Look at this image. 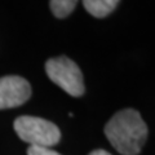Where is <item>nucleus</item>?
Instances as JSON below:
<instances>
[{
  "label": "nucleus",
  "mask_w": 155,
  "mask_h": 155,
  "mask_svg": "<svg viewBox=\"0 0 155 155\" xmlns=\"http://www.w3.org/2000/svg\"><path fill=\"white\" fill-rule=\"evenodd\" d=\"M105 134L122 155H137L147 138V125L134 109L118 111L105 125Z\"/></svg>",
  "instance_id": "1"
},
{
  "label": "nucleus",
  "mask_w": 155,
  "mask_h": 155,
  "mask_svg": "<svg viewBox=\"0 0 155 155\" xmlns=\"http://www.w3.org/2000/svg\"><path fill=\"white\" fill-rule=\"evenodd\" d=\"M14 130L30 146L52 147L61 140V132L54 123L36 116L25 115L17 118L14 120Z\"/></svg>",
  "instance_id": "2"
},
{
  "label": "nucleus",
  "mask_w": 155,
  "mask_h": 155,
  "mask_svg": "<svg viewBox=\"0 0 155 155\" xmlns=\"http://www.w3.org/2000/svg\"><path fill=\"white\" fill-rule=\"evenodd\" d=\"M45 72L48 78L72 97L84 94L83 74L72 60L67 57L51 58L45 64Z\"/></svg>",
  "instance_id": "3"
},
{
  "label": "nucleus",
  "mask_w": 155,
  "mask_h": 155,
  "mask_svg": "<svg viewBox=\"0 0 155 155\" xmlns=\"http://www.w3.org/2000/svg\"><path fill=\"white\" fill-rule=\"evenodd\" d=\"M30 83L17 75L0 78V110L21 106L30 98Z\"/></svg>",
  "instance_id": "4"
},
{
  "label": "nucleus",
  "mask_w": 155,
  "mask_h": 155,
  "mask_svg": "<svg viewBox=\"0 0 155 155\" xmlns=\"http://www.w3.org/2000/svg\"><path fill=\"white\" fill-rule=\"evenodd\" d=\"M118 0H85L83 5L85 11L96 18H104L118 7Z\"/></svg>",
  "instance_id": "5"
},
{
  "label": "nucleus",
  "mask_w": 155,
  "mask_h": 155,
  "mask_svg": "<svg viewBox=\"0 0 155 155\" xmlns=\"http://www.w3.org/2000/svg\"><path fill=\"white\" fill-rule=\"evenodd\" d=\"M49 7L57 18H65L75 9L76 2L75 0H52Z\"/></svg>",
  "instance_id": "6"
},
{
  "label": "nucleus",
  "mask_w": 155,
  "mask_h": 155,
  "mask_svg": "<svg viewBox=\"0 0 155 155\" xmlns=\"http://www.w3.org/2000/svg\"><path fill=\"white\" fill-rule=\"evenodd\" d=\"M27 155H61V154L54 151V150H52L51 147L30 146L27 149Z\"/></svg>",
  "instance_id": "7"
},
{
  "label": "nucleus",
  "mask_w": 155,
  "mask_h": 155,
  "mask_svg": "<svg viewBox=\"0 0 155 155\" xmlns=\"http://www.w3.org/2000/svg\"><path fill=\"white\" fill-rule=\"evenodd\" d=\"M89 155H111L109 151H106V150H102V149H97V150H93Z\"/></svg>",
  "instance_id": "8"
}]
</instances>
